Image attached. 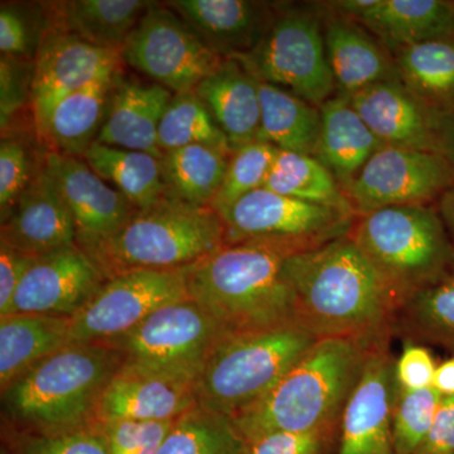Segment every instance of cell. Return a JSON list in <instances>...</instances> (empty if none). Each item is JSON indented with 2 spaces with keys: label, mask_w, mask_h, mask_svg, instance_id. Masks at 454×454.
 <instances>
[{
  "label": "cell",
  "mask_w": 454,
  "mask_h": 454,
  "mask_svg": "<svg viewBox=\"0 0 454 454\" xmlns=\"http://www.w3.org/2000/svg\"><path fill=\"white\" fill-rule=\"evenodd\" d=\"M295 322L317 339L391 340L395 313L380 278L349 236L286 260Z\"/></svg>",
  "instance_id": "6da1fadb"
},
{
  "label": "cell",
  "mask_w": 454,
  "mask_h": 454,
  "mask_svg": "<svg viewBox=\"0 0 454 454\" xmlns=\"http://www.w3.org/2000/svg\"><path fill=\"white\" fill-rule=\"evenodd\" d=\"M298 253L293 245L270 239L223 245L186 269L188 297L230 333L297 324L286 264Z\"/></svg>",
  "instance_id": "7a4b0ae2"
},
{
  "label": "cell",
  "mask_w": 454,
  "mask_h": 454,
  "mask_svg": "<svg viewBox=\"0 0 454 454\" xmlns=\"http://www.w3.org/2000/svg\"><path fill=\"white\" fill-rule=\"evenodd\" d=\"M375 345L354 339L317 340L276 387L230 419L245 442L271 432H306L339 422Z\"/></svg>",
  "instance_id": "3957f363"
},
{
  "label": "cell",
  "mask_w": 454,
  "mask_h": 454,
  "mask_svg": "<svg viewBox=\"0 0 454 454\" xmlns=\"http://www.w3.org/2000/svg\"><path fill=\"white\" fill-rule=\"evenodd\" d=\"M121 365V352L106 343H67L2 391L3 413L35 434L89 428Z\"/></svg>",
  "instance_id": "277c9868"
},
{
  "label": "cell",
  "mask_w": 454,
  "mask_h": 454,
  "mask_svg": "<svg viewBox=\"0 0 454 454\" xmlns=\"http://www.w3.org/2000/svg\"><path fill=\"white\" fill-rule=\"evenodd\" d=\"M226 243L225 223L214 208L188 205L168 193L86 254L107 280L131 271L184 270Z\"/></svg>",
  "instance_id": "5b68a950"
},
{
  "label": "cell",
  "mask_w": 454,
  "mask_h": 454,
  "mask_svg": "<svg viewBox=\"0 0 454 454\" xmlns=\"http://www.w3.org/2000/svg\"><path fill=\"white\" fill-rule=\"evenodd\" d=\"M396 309L454 265V241L437 205L380 208L356 217L348 234Z\"/></svg>",
  "instance_id": "8992f818"
},
{
  "label": "cell",
  "mask_w": 454,
  "mask_h": 454,
  "mask_svg": "<svg viewBox=\"0 0 454 454\" xmlns=\"http://www.w3.org/2000/svg\"><path fill=\"white\" fill-rule=\"evenodd\" d=\"M318 340L298 324L227 333L195 382L197 406L232 418L259 402Z\"/></svg>",
  "instance_id": "52a82bcc"
},
{
  "label": "cell",
  "mask_w": 454,
  "mask_h": 454,
  "mask_svg": "<svg viewBox=\"0 0 454 454\" xmlns=\"http://www.w3.org/2000/svg\"><path fill=\"white\" fill-rule=\"evenodd\" d=\"M236 61L258 82L286 90L312 106H324L337 95L319 12L279 4L258 47Z\"/></svg>",
  "instance_id": "ba28073f"
},
{
  "label": "cell",
  "mask_w": 454,
  "mask_h": 454,
  "mask_svg": "<svg viewBox=\"0 0 454 454\" xmlns=\"http://www.w3.org/2000/svg\"><path fill=\"white\" fill-rule=\"evenodd\" d=\"M227 331L190 297L152 313L138 327L106 345L121 352L124 365L197 379Z\"/></svg>",
  "instance_id": "9c48e42d"
},
{
  "label": "cell",
  "mask_w": 454,
  "mask_h": 454,
  "mask_svg": "<svg viewBox=\"0 0 454 454\" xmlns=\"http://www.w3.org/2000/svg\"><path fill=\"white\" fill-rule=\"evenodd\" d=\"M121 59L175 95L195 91L223 61L166 3L154 2L128 35Z\"/></svg>",
  "instance_id": "30bf717a"
},
{
  "label": "cell",
  "mask_w": 454,
  "mask_h": 454,
  "mask_svg": "<svg viewBox=\"0 0 454 454\" xmlns=\"http://www.w3.org/2000/svg\"><path fill=\"white\" fill-rule=\"evenodd\" d=\"M454 187V169L437 152L384 145L342 187L356 217L380 208L437 205Z\"/></svg>",
  "instance_id": "8fae6325"
},
{
  "label": "cell",
  "mask_w": 454,
  "mask_h": 454,
  "mask_svg": "<svg viewBox=\"0 0 454 454\" xmlns=\"http://www.w3.org/2000/svg\"><path fill=\"white\" fill-rule=\"evenodd\" d=\"M227 243L270 239L301 253L348 236L356 217L301 201L262 187L239 200L223 215Z\"/></svg>",
  "instance_id": "7c38bea8"
},
{
  "label": "cell",
  "mask_w": 454,
  "mask_h": 454,
  "mask_svg": "<svg viewBox=\"0 0 454 454\" xmlns=\"http://www.w3.org/2000/svg\"><path fill=\"white\" fill-rule=\"evenodd\" d=\"M186 297V269L131 271L114 277L70 318L68 343H112L160 307Z\"/></svg>",
  "instance_id": "4fadbf2b"
},
{
  "label": "cell",
  "mask_w": 454,
  "mask_h": 454,
  "mask_svg": "<svg viewBox=\"0 0 454 454\" xmlns=\"http://www.w3.org/2000/svg\"><path fill=\"white\" fill-rule=\"evenodd\" d=\"M391 340L373 346L340 413L331 454H394L393 409L396 358Z\"/></svg>",
  "instance_id": "5bb4252c"
},
{
  "label": "cell",
  "mask_w": 454,
  "mask_h": 454,
  "mask_svg": "<svg viewBox=\"0 0 454 454\" xmlns=\"http://www.w3.org/2000/svg\"><path fill=\"white\" fill-rule=\"evenodd\" d=\"M121 50L103 49L47 28L35 53L31 91L38 134L44 133L51 114L62 98L103 74L121 70Z\"/></svg>",
  "instance_id": "9a60e30c"
},
{
  "label": "cell",
  "mask_w": 454,
  "mask_h": 454,
  "mask_svg": "<svg viewBox=\"0 0 454 454\" xmlns=\"http://www.w3.org/2000/svg\"><path fill=\"white\" fill-rule=\"evenodd\" d=\"M43 162L73 215L76 245L83 252L106 243L138 211L82 158L49 151Z\"/></svg>",
  "instance_id": "2e32d148"
},
{
  "label": "cell",
  "mask_w": 454,
  "mask_h": 454,
  "mask_svg": "<svg viewBox=\"0 0 454 454\" xmlns=\"http://www.w3.org/2000/svg\"><path fill=\"white\" fill-rule=\"evenodd\" d=\"M106 282V278L94 260L77 245L47 254L35 260L27 271L9 315L73 318Z\"/></svg>",
  "instance_id": "e0dca14e"
},
{
  "label": "cell",
  "mask_w": 454,
  "mask_h": 454,
  "mask_svg": "<svg viewBox=\"0 0 454 454\" xmlns=\"http://www.w3.org/2000/svg\"><path fill=\"white\" fill-rule=\"evenodd\" d=\"M195 379L124 365L104 390L97 422H168L196 408Z\"/></svg>",
  "instance_id": "ac0fdd59"
},
{
  "label": "cell",
  "mask_w": 454,
  "mask_h": 454,
  "mask_svg": "<svg viewBox=\"0 0 454 454\" xmlns=\"http://www.w3.org/2000/svg\"><path fill=\"white\" fill-rule=\"evenodd\" d=\"M166 5L223 59H240L253 52L279 8V4L252 0H172Z\"/></svg>",
  "instance_id": "d6986e66"
},
{
  "label": "cell",
  "mask_w": 454,
  "mask_h": 454,
  "mask_svg": "<svg viewBox=\"0 0 454 454\" xmlns=\"http://www.w3.org/2000/svg\"><path fill=\"white\" fill-rule=\"evenodd\" d=\"M0 243L35 258L76 247L73 215L44 166L43 157L31 184L3 221Z\"/></svg>",
  "instance_id": "ffe728a7"
},
{
  "label": "cell",
  "mask_w": 454,
  "mask_h": 454,
  "mask_svg": "<svg viewBox=\"0 0 454 454\" xmlns=\"http://www.w3.org/2000/svg\"><path fill=\"white\" fill-rule=\"evenodd\" d=\"M173 95L153 82L127 79L119 74L97 142L163 158L158 129Z\"/></svg>",
  "instance_id": "44dd1931"
},
{
  "label": "cell",
  "mask_w": 454,
  "mask_h": 454,
  "mask_svg": "<svg viewBox=\"0 0 454 454\" xmlns=\"http://www.w3.org/2000/svg\"><path fill=\"white\" fill-rule=\"evenodd\" d=\"M385 145L435 152L434 118L399 80L373 83L349 98Z\"/></svg>",
  "instance_id": "7402d4cb"
},
{
  "label": "cell",
  "mask_w": 454,
  "mask_h": 454,
  "mask_svg": "<svg viewBox=\"0 0 454 454\" xmlns=\"http://www.w3.org/2000/svg\"><path fill=\"white\" fill-rule=\"evenodd\" d=\"M324 33L337 94L351 98L373 83L397 79L389 51L356 20L334 13L330 16L325 11Z\"/></svg>",
  "instance_id": "603a6c76"
},
{
  "label": "cell",
  "mask_w": 454,
  "mask_h": 454,
  "mask_svg": "<svg viewBox=\"0 0 454 454\" xmlns=\"http://www.w3.org/2000/svg\"><path fill=\"white\" fill-rule=\"evenodd\" d=\"M153 2L145 0H62L38 3L52 31L74 35L103 47L121 50L128 35Z\"/></svg>",
  "instance_id": "cb8c5ba5"
},
{
  "label": "cell",
  "mask_w": 454,
  "mask_h": 454,
  "mask_svg": "<svg viewBox=\"0 0 454 454\" xmlns=\"http://www.w3.org/2000/svg\"><path fill=\"white\" fill-rule=\"evenodd\" d=\"M225 134L234 152L258 140L260 98L258 82L236 59H223L195 91Z\"/></svg>",
  "instance_id": "d4e9b609"
},
{
  "label": "cell",
  "mask_w": 454,
  "mask_h": 454,
  "mask_svg": "<svg viewBox=\"0 0 454 454\" xmlns=\"http://www.w3.org/2000/svg\"><path fill=\"white\" fill-rule=\"evenodd\" d=\"M387 51L420 42L454 40V2L373 0L354 18Z\"/></svg>",
  "instance_id": "484cf974"
},
{
  "label": "cell",
  "mask_w": 454,
  "mask_h": 454,
  "mask_svg": "<svg viewBox=\"0 0 454 454\" xmlns=\"http://www.w3.org/2000/svg\"><path fill=\"white\" fill-rule=\"evenodd\" d=\"M321 112V133L316 158L333 173L340 188L356 177L379 149L384 146L363 121L351 100L337 94Z\"/></svg>",
  "instance_id": "4316f807"
},
{
  "label": "cell",
  "mask_w": 454,
  "mask_h": 454,
  "mask_svg": "<svg viewBox=\"0 0 454 454\" xmlns=\"http://www.w3.org/2000/svg\"><path fill=\"white\" fill-rule=\"evenodd\" d=\"M121 70L103 74L57 104L42 138L59 153L82 158L94 145L106 121L116 77Z\"/></svg>",
  "instance_id": "83f0119b"
},
{
  "label": "cell",
  "mask_w": 454,
  "mask_h": 454,
  "mask_svg": "<svg viewBox=\"0 0 454 454\" xmlns=\"http://www.w3.org/2000/svg\"><path fill=\"white\" fill-rule=\"evenodd\" d=\"M70 318L16 313L0 318V389L68 343Z\"/></svg>",
  "instance_id": "f1b7e54d"
},
{
  "label": "cell",
  "mask_w": 454,
  "mask_h": 454,
  "mask_svg": "<svg viewBox=\"0 0 454 454\" xmlns=\"http://www.w3.org/2000/svg\"><path fill=\"white\" fill-rule=\"evenodd\" d=\"M397 80L434 115L454 110V40L420 42L389 51Z\"/></svg>",
  "instance_id": "f546056e"
},
{
  "label": "cell",
  "mask_w": 454,
  "mask_h": 454,
  "mask_svg": "<svg viewBox=\"0 0 454 454\" xmlns=\"http://www.w3.org/2000/svg\"><path fill=\"white\" fill-rule=\"evenodd\" d=\"M82 160L138 210L168 196L162 158L157 155L95 142Z\"/></svg>",
  "instance_id": "4dcf8cb0"
},
{
  "label": "cell",
  "mask_w": 454,
  "mask_h": 454,
  "mask_svg": "<svg viewBox=\"0 0 454 454\" xmlns=\"http://www.w3.org/2000/svg\"><path fill=\"white\" fill-rule=\"evenodd\" d=\"M258 89L262 110L258 140L279 151L316 157L321 133L319 107L270 83L258 82Z\"/></svg>",
  "instance_id": "1f68e13d"
},
{
  "label": "cell",
  "mask_w": 454,
  "mask_h": 454,
  "mask_svg": "<svg viewBox=\"0 0 454 454\" xmlns=\"http://www.w3.org/2000/svg\"><path fill=\"white\" fill-rule=\"evenodd\" d=\"M393 334L404 342L454 349V265L396 309Z\"/></svg>",
  "instance_id": "d6a6232c"
},
{
  "label": "cell",
  "mask_w": 454,
  "mask_h": 454,
  "mask_svg": "<svg viewBox=\"0 0 454 454\" xmlns=\"http://www.w3.org/2000/svg\"><path fill=\"white\" fill-rule=\"evenodd\" d=\"M232 152L195 145L163 154L164 179L170 196L208 207L219 192Z\"/></svg>",
  "instance_id": "836d02e7"
},
{
  "label": "cell",
  "mask_w": 454,
  "mask_h": 454,
  "mask_svg": "<svg viewBox=\"0 0 454 454\" xmlns=\"http://www.w3.org/2000/svg\"><path fill=\"white\" fill-rule=\"evenodd\" d=\"M264 188L356 217L337 179L312 155L278 152Z\"/></svg>",
  "instance_id": "e575fe53"
},
{
  "label": "cell",
  "mask_w": 454,
  "mask_h": 454,
  "mask_svg": "<svg viewBox=\"0 0 454 454\" xmlns=\"http://www.w3.org/2000/svg\"><path fill=\"white\" fill-rule=\"evenodd\" d=\"M157 454H247V442L230 418L196 406L176 420Z\"/></svg>",
  "instance_id": "d590c367"
},
{
  "label": "cell",
  "mask_w": 454,
  "mask_h": 454,
  "mask_svg": "<svg viewBox=\"0 0 454 454\" xmlns=\"http://www.w3.org/2000/svg\"><path fill=\"white\" fill-rule=\"evenodd\" d=\"M195 145L232 152L225 134L195 92L173 95L158 129V146L166 153Z\"/></svg>",
  "instance_id": "8d00e7d4"
},
{
  "label": "cell",
  "mask_w": 454,
  "mask_h": 454,
  "mask_svg": "<svg viewBox=\"0 0 454 454\" xmlns=\"http://www.w3.org/2000/svg\"><path fill=\"white\" fill-rule=\"evenodd\" d=\"M278 152L276 146L262 140H254L232 152L211 207L223 216L239 200L264 187Z\"/></svg>",
  "instance_id": "74e56055"
},
{
  "label": "cell",
  "mask_w": 454,
  "mask_h": 454,
  "mask_svg": "<svg viewBox=\"0 0 454 454\" xmlns=\"http://www.w3.org/2000/svg\"><path fill=\"white\" fill-rule=\"evenodd\" d=\"M443 396L433 387L405 390L397 385L393 409L394 454H413L428 434Z\"/></svg>",
  "instance_id": "f35d334b"
},
{
  "label": "cell",
  "mask_w": 454,
  "mask_h": 454,
  "mask_svg": "<svg viewBox=\"0 0 454 454\" xmlns=\"http://www.w3.org/2000/svg\"><path fill=\"white\" fill-rule=\"evenodd\" d=\"M42 162V160H41ZM41 163L35 167L31 148L16 136H2L0 142V216L2 223L16 207L31 184Z\"/></svg>",
  "instance_id": "ab89813d"
},
{
  "label": "cell",
  "mask_w": 454,
  "mask_h": 454,
  "mask_svg": "<svg viewBox=\"0 0 454 454\" xmlns=\"http://www.w3.org/2000/svg\"><path fill=\"white\" fill-rule=\"evenodd\" d=\"M177 420V419H176ZM176 420L168 422H115L95 424L106 435L110 454H157Z\"/></svg>",
  "instance_id": "60d3db41"
},
{
  "label": "cell",
  "mask_w": 454,
  "mask_h": 454,
  "mask_svg": "<svg viewBox=\"0 0 454 454\" xmlns=\"http://www.w3.org/2000/svg\"><path fill=\"white\" fill-rule=\"evenodd\" d=\"M339 422L306 432H271L260 435L247 442V454H331Z\"/></svg>",
  "instance_id": "b9f144b4"
},
{
  "label": "cell",
  "mask_w": 454,
  "mask_h": 454,
  "mask_svg": "<svg viewBox=\"0 0 454 454\" xmlns=\"http://www.w3.org/2000/svg\"><path fill=\"white\" fill-rule=\"evenodd\" d=\"M20 454H110L106 435L98 426L89 428L35 434L23 433L18 439Z\"/></svg>",
  "instance_id": "7bdbcfd3"
},
{
  "label": "cell",
  "mask_w": 454,
  "mask_h": 454,
  "mask_svg": "<svg viewBox=\"0 0 454 454\" xmlns=\"http://www.w3.org/2000/svg\"><path fill=\"white\" fill-rule=\"evenodd\" d=\"M33 59L20 57L2 56L0 59V122L2 134L7 133L9 125L26 101H31Z\"/></svg>",
  "instance_id": "ee69618b"
},
{
  "label": "cell",
  "mask_w": 454,
  "mask_h": 454,
  "mask_svg": "<svg viewBox=\"0 0 454 454\" xmlns=\"http://www.w3.org/2000/svg\"><path fill=\"white\" fill-rule=\"evenodd\" d=\"M26 13L16 5L3 4L0 8V51L2 56L20 57L35 61L41 37Z\"/></svg>",
  "instance_id": "f6af8a7d"
},
{
  "label": "cell",
  "mask_w": 454,
  "mask_h": 454,
  "mask_svg": "<svg viewBox=\"0 0 454 454\" xmlns=\"http://www.w3.org/2000/svg\"><path fill=\"white\" fill-rule=\"evenodd\" d=\"M435 370L437 366L428 348L419 343L405 342L402 355L396 358L397 385L405 390L428 389L434 380Z\"/></svg>",
  "instance_id": "bcb514c9"
},
{
  "label": "cell",
  "mask_w": 454,
  "mask_h": 454,
  "mask_svg": "<svg viewBox=\"0 0 454 454\" xmlns=\"http://www.w3.org/2000/svg\"><path fill=\"white\" fill-rule=\"evenodd\" d=\"M37 259L0 243V318L11 312L18 286Z\"/></svg>",
  "instance_id": "7dc6e473"
},
{
  "label": "cell",
  "mask_w": 454,
  "mask_h": 454,
  "mask_svg": "<svg viewBox=\"0 0 454 454\" xmlns=\"http://www.w3.org/2000/svg\"><path fill=\"white\" fill-rule=\"evenodd\" d=\"M413 454H454V396H443L432 428Z\"/></svg>",
  "instance_id": "c3c4849f"
},
{
  "label": "cell",
  "mask_w": 454,
  "mask_h": 454,
  "mask_svg": "<svg viewBox=\"0 0 454 454\" xmlns=\"http://www.w3.org/2000/svg\"><path fill=\"white\" fill-rule=\"evenodd\" d=\"M435 152L443 155L454 169V110L434 118Z\"/></svg>",
  "instance_id": "681fc988"
},
{
  "label": "cell",
  "mask_w": 454,
  "mask_h": 454,
  "mask_svg": "<svg viewBox=\"0 0 454 454\" xmlns=\"http://www.w3.org/2000/svg\"><path fill=\"white\" fill-rule=\"evenodd\" d=\"M432 387L442 396H454V358L444 361L437 367Z\"/></svg>",
  "instance_id": "f907efd6"
},
{
  "label": "cell",
  "mask_w": 454,
  "mask_h": 454,
  "mask_svg": "<svg viewBox=\"0 0 454 454\" xmlns=\"http://www.w3.org/2000/svg\"><path fill=\"white\" fill-rule=\"evenodd\" d=\"M437 207L454 241V187L439 200Z\"/></svg>",
  "instance_id": "816d5d0a"
}]
</instances>
